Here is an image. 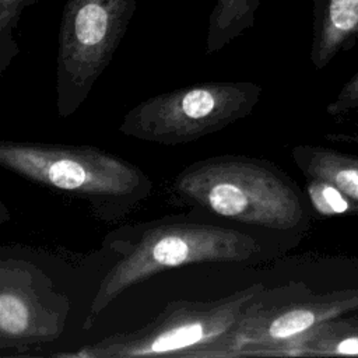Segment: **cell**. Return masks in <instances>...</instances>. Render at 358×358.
Listing matches in <instances>:
<instances>
[{"mask_svg": "<svg viewBox=\"0 0 358 358\" xmlns=\"http://www.w3.org/2000/svg\"><path fill=\"white\" fill-rule=\"evenodd\" d=\"M103 246L116 257L91 301L83 329L130 287L166 270L200 263H257L264 259L263 241L255 235L193 220L190 215L164 217L110 232Z\"/></svg>", "mask_w": 358, "mask_h": 358, "instance_id": "6da1fadb", "label": "cell"}, {"mask_svg": "<svg viewBox=\"0 0 358 358\" xmlns=\"http://www.w3.org/2000/svg\"><path fill=\"white\" fill-rule=\"evenodd\" d=\"M0 164L32 183L85 203L105 222L124 218L152 192V180L137 165L95 145L1 140Z\"/></svg>", "mask_w": 358, "mask_h": 358, "instance_id": "7a4b0ae2", "label": "cell"}, {"mask_svg": "<svg viewBox=\"0 0 358 358\" xmlns=\"http://www.w3.org/2000/svg\"><path fill=\"white\" fill-rule=\"evenodd\" d=\"M171 193L183 204L242 225L288 231L303 220L292 182L274 164L249 155H215L183 168Z\"/></svg>", "mask_w": 358, "mask_h": 358, "instance_id": "3957f363", "label": "cell"}, {"mask_svg": "<svg viewBox=\"0 0 358 358\" xmlns=\"http://www.w3.org/2000/svg\"><path fill=\"white\" fill-rule=\"evenodd\" d=\"M264 285L253 282L215 299H175L138 329L113 333L57 358H231L232 334Z\"/></svg>", "mask_w": 358, "mask_h": 358, "instance_id": "277c9868", "label": "cell"}, {"mask_svg": "<svg viewBox=\"0 0 358 358\" xmlns=\"http://www.w3.org/2000/svg\"><path fill=\"white\" fill-rule=\"evenodd\" d=\"M252 81H207L143 99L123 116V136L180 145L222 130L252 113L262 96Z\"/></svg>", "mask_w": 358, "mask_h": 358, "instance_id": "5b68a950", "label": "cell"}, {"mask_svg": "<svg viewBox=\"0 0 358 358\" xmlns=\"http://www.w3.org/2000/svg\"><path fill=\"white\" fill-rule=\"evenodd\" d=\"M137 0H67L56 56V113L74 115L112 62Z\"/></svg>", "mask_w": 358, "mask_h": 358, "instance_id": "8992f818", "label": "cell"}, {"mask_svg": "<svg viewBox=\"0 0 358 358\" xmlns=\"http://www.w3.org/2000/svg\"><path fill=\"white\" fill-rule=\"evenodd\" d=\"M70 298L36 264L0 259V352L24 355L56 341L70 316Z\"/></svg>", "mask_w": 358, "mask_h": 358, "instance_id": "52a82bcc", "label": "cell"}, {"mask_svg": "<svg viewBox=\"0 0 358 358\" xmlns=\"http://www.w3.org/2000/svg\"><path fill=\"white\" fill-rule=\"evenodd\" d=\"M355 309H358V289L280 301L274 298V291L264 288L246 306L234 330L231 358L273 357V351L280 344Z\"/></svg>", "mask_w": 358, "mask_h": 358, "instance_id": "ba28073f", "label": "cell"}, {"mask_svg": "<svg viewBox=\"0 0 358 358\" xmlns=\"http://www.w3.org/2000/svg\"><path fill=\"white\" fill-rule=\"evenodd\" d=\"M358 34V0H316L312 60L322 69L336 52Z\"/></svg>", "mask_w": 358, "mask_h": 358, "instance_id": "9c48e42d", "label": "cell"}, {"mask_svg": "<svg viewBox=\"0 0 358 358\" xmlns=\"http://www.w3.org/2000/svg\"><path fill=\"white\" fill-rule=\"evenodd\" d=\"M333 355H358V323L331 319L280 344L273 351V357Z\"/></svg>", "mask_w": 358, "mask_h": 358, "instance_id": "30bf717a", "label": "cell"}, {"mask_svg": "<svg viewBox=\"0 0 358 358\" xmlns=\"http://www.w3.org/2000/svg\"><path fill=\"white\" fill-rule=\"evenodd\" d=\"M294 158L306 176L334 185L348 199L358 203V159L306 147L296 148Z\"/></svg>", "mask_w": 358, "mask_h": 358, "instance_id": "8fae6325", "label": "cell"}, {"mask_svg": "<svg viewBox=\"0 0 358 358\" xmlns=\"http://www.w3.org/2000/svg\"><path fill=\"white\" fill-rule=\"evenodd\" d=\"M260 0H214L208 17L206 55H213L253 27Z\"/></svg>", "mask_w": 358, "mask_h": 358, "instance_id": "7c38bea8", "label": "cell"}, {"mask_svg": "<svg viewBox=\"0 0 358 358\" xmlns=\"http://www.w3.org/2000/svg\"><path fill=\"white\" fill-rule=\"evenodd\" d=\"M36 0H0V74H3L20 52L15 39L22 13Z\"/></svg>", "mask_w": 358, "mask_h": 358, "instance_id": "4fadbf2b", "label": "cell"}, {"mask_svg": "<svg viewBox=\"0 0 358 358\" xmlns=\"http://www.w3.org/2000/svg\"><path fill=\"white\" fill-rule=\"evenodd\" d=\"M308 193L312 204L320 214H343L350 208L348 197L338 187L326 180L312 179Z\"/></svg>", "mask_w": 358, "mask_h": 358, "instance_id": "5bb4252c", "label": "cell"}, {"mask_svg": "<svg viewBox=\"0 0 358 358\" xmlns=\"http://www.w3.org/2000/svg\"><path fill=\"white\" fill-rule=\"evenodd\" d=\"M358 99V77L354 83H351L345 90L344 92L340 95V98L337 99V102L330 108V110H336L343 102H347V101H355Z\"/></svg>", "mask_w": 358, "mask_h": 358, "instance_id": "9a60e30c", "label": "cell"}]
</instances>
